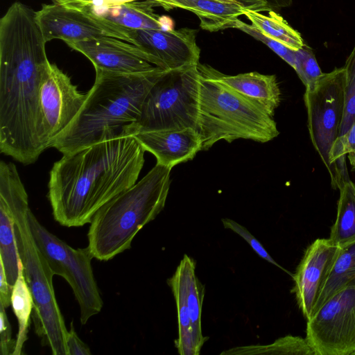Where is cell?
Listing matches in <instances>:
<instances>
[{
    "mask_svg": "<svg viewBox=\"0 0 355 355\" xmlns=\"http://www.w3.org/2000/svg\"><path fill=\"white\" fill-rule=\"evenodd\" d=\"M133 38L135 44L150 55L153 64L164 70L184 69L200 63L196 30H133Z\"/></svg>",
    "mask_w": 355,
    "mask_h": 355,
    "instance_id": "cell-12",
    "label": "cell"
},
{
    "mask_svg": "<svg viewBox=\"0 0 355 355\" xmlns=\"http://www.w3.org/2000/svg\"><path fill=\"white\" fill-rule=\"evenodd\" d=\"M341 248L329 239H318L305 250L293 275L297 304L307 320L312 315L333 264Z\"/></svg>",
    "mask_w": 355,
    "mask_h": 355,
    "instance_id": "cell-13",
    "label": "cell"
},
{
    "mask_svg": "<svg viewBox=\"0 0 355 355\" xmlns=\"http://www.w3.org/2000/svg\"><path fill=\"white\" fill-rule=\"evenodd\" d=\"M35 17L46 42L54 39L68 43L112 37L135 44L133 30L87 10L53 3L43 5Z\"/></svg>",
    "mask_w": 355,
    "mask_h": 355,
    "instance_id": "cell-10",
    "label": "cell"
},
{
    "mask_svg": "<svg viewBox=\"0 0 355 355\" xmlns=\"http://www.w3.org/2000/svg\"><path fill=\"white\" fill-rule=\"evenodd\" d=\"M347 154L352 170L355 171V123L347 132L337 138L329 153L331 170L329 173L334 189L339 190L350 180L345 161Z\"/></svg>",
    "mask_w": 355,
    "mask_h": 355,
    "instance_id": "cell-26",
    "label": "cell"
},
{
    "mask_svg": "<svg viewBox=\"0 0 355 355\" xmlns=\"http://www.w3.org/2000/svg\"><path fill=\"white\" fill-rule=\"evenodd\" d=\"M66 44L88 58L95 69L141 73L158 68L150 55L139 46L118 38L101 37Z\"/></svg>",
    "mask_w": 355,
    "mask_h": 355,
    "instance_id": "cell-14",
    "label": "cell"
},
{
    "mask_svg": "<svg viewBox=\"0 0 355 355\" xmlns=\"http://www.w3.org/2000/svg\"><path fill=\"white\" fill-rule=\"evenodd\" d=\"M167 282L175 297L178 312V337L175 340V347L181 355H198L202 348L197 343L193 335L185 302L183 275L179 266Z\"/></svg>",
    "mask_w": 355,
    "mask_h": 355,
    "instance_id": "cell-19",
    "label": "cell"
},
{
    "mask_svg": "<svg viewBox=\"0 0 355 355\" xmlns=\"http://www.w3.org/2000/svg\"><path fill=\"white\" fill-rule=\"evenodd\" d=\"M11 306L18 322V333L12 355H21L28 338L30 318L34 308L33 297L26 281L21 260L18 277L12 288Z\"/></svg>",
    "mask_w": 355,
    "mask_h": 355,
    "instance_id": "cell-22",
    "label": "cell"
},
{
    "mask_svg": "<svg viewBox=\"0 0 355 355\" xmlns=\"http://www.w3.org/2000/svg\"><path fill=\"white\" fill-rule=\"evenodd\" d=\"M6 309L0 304V353L1 355H12L15 340L12 338V327Z\"/></svg>",
    "mask_w": 355,
    "mask_h": 355,
    "instance_id": "cell-32",
    "label": "cell"
},
{
    "mask_svg": "<svg viewBox=\"0 0 355 355\" xmlns=\"http://www.w3.org/2000/svg\"><path fill=\"white\" fill-rule=\"evenodd\" d=\"M67 345L69 355H90L89 347L78 336L73 322L67 335Z\"/></svg>",
    "mask_w": 355,
    "mask_h": 355,
    "instance_id": "cell-33",
    "label": "cell"
},
{
    "mask_svg": "<svg viewBox=\"0 0 355 355\" xmlns=\"http://www.w3.org/2000/svg\"><path fill=\"white\" fill-rule=\"evenodd\" d=\"M166 10L182 8L194 13L200 28L209 32L231 28L234 21L248 10L236 3L216 0H161L155 3Z\"/></svg>",
    "mask_w": 355,
    "mask_h": 355,
    "instance_id": "cell-18",
    "label": "cell"
},
{
    "mask_svg": "<svg viewBox=\"0 0 355 355\" xmlns=\"http://www.w3.org/2000/svg\"><path fill=\"white\" fill-rule=\"evenodd\" d=\"M153 3H156L161 0H151ZM223 3H236L243 8L252 11L257 12H269L272 8L268 4L266 0H216Z\"/></svg>",
    "mask_w": 355,
    "mask_h": 355,
    "instance_id": "cell-34",
    "label": "cell"
},
{
    "mask_svg": "<svg viewBox=\"0 0 355 355\" xmlns=\"http://www.w3.org/2000/svg\"><path fill=\"white\" fill-rule=\"evenodd\" d=\"M198 69L202 76L214 80L260 103L274 116L275 110L281 101V92L275 75L249 72L230 76L200 63L198 64Z\"/></svg>",
    "mask_w": 355,
    "mask_h": 355,
    "instance_id": "cell-16",
    "label": "cell"
},
{
    "mask_svg": "<svg viewBox=\"0 0 355 355\" xmlns=\"http://www.w3.org/2000/svg\"><path fill=\"white\" fill-rule=\"evenodd\" d=\"M295 64L294 69L305 87L313 83L323 73L318 64L312 50L304 44L295 51Z\"/></svg>",
    "mask_w": 355,
    "mask_h": 355,
    "instance_id": "cell-30",
    "label": "cell"
},
{
    "mask_svg": "<svg viewBox=\"0 0 355 355\" xmlns=\"http://www.w3.org/2000/svg\"><path fill=\"white\" fill-rule=\"evenodd\" d=\"M86 98L70 77L50 64L42 82L40 98V140L46 150L76 117Z\"/></svg>",
    "mask_w": 355,
    "mask_h": 355,
    "instance_id": "cell-11",
    "label": "cell"
},
{
    "mask_svg": "<svg viewBox=\"0 0 355 355\" xmlns=\"http://www.w3.org/2000/svg\"><path fill=\"white\" fill-rule=\"evenodd\" d=\"M52 1H53V3H55L66 5V4L89 2V1H92V0H52Z\"/></svg>",
    "mask_w": 355,
    "mask_h": 355,
    "instance_id": "cell-37",
    "label": "cell"
},
{
    "mask_svg": "<svg viewBox=\"0 0 355 355\" xmlns=\"http://www.w3.org/2000/svg\"><path fill=\"white\" fill-rule=\"evenodd\" d=\"M138 0H92L89 2L79 3L85 4L94 8H107L119 6L125 3L135 1ZM75 4V3H72ZM67 5V4H66Z\"/></svg>",
    "mask_w": 355,
    "mask_h": 355,
    "instance_id": "cell-36",
    "label": "cell"
},
{
    "mask_svg": "<svg viewBox=\"0 0 355 355\" xmlns=\"http://www.w3.org/2000/svg\"><path fill=\"white\" fill-rule=\"evenodd\" d=\"M354 283H355V242L341 248L316 302L313 313L336 293Z\"/></svg>",
    "mask_w": 355,
    "mask_h": 355,
    "instance_id": "cell-23",
    "label": "cell"
},
{
    "mask_svg": "<svg viewBox=\"0 0 355 355\" xmlns=\"http://www.w3.org/2000/svg\"><path fill=\"white\" fill-rule=\"evenodd\" d=\"M339 191L336 218L329 239L343 248L355 242V184L349 180Z\"/></svg>",
    "mask_w": 355,
    "mask_h": 355,
    "instance_id": "cell-21",
    "label": "cell"
},
{
    "mask_svg": "<svg viewBox=\"0 0 355 355\" xmlns=\"http://www.w3.org/2000/svg\"><path fill=\"white\" fill-rule=\"evenodd\" d=\"M171 169L157 163L141 180L98 210L87 234V248L94 258L108 261L130 248L139 231L164 209Z\"/></svg>",
    "mask_w": 355,
    "mask_h": 355,
    "instance_id": "cell-4",
    "label": "cell"
},
{
    "mask_svg": "<svg viewBox=\"0 0 355 355\" xmlns=\"http://www.w3.org/2000/svg\"><path fill=\"white\" fill-rule=\"evenodd\" d=\"M244 15L263 34L293 51L300 49L304 44L300 34L273 10L268 12L267 15L252 10H247Z\"/></svg>",
    "mask_w": 355,
    "mask_h": 355,
    "instance_id": "cell-24",
    "label": "cell"
},
{
    "mask_svg": "<svg viewBox=\"0 0 355 355\" xmlns=\"http://www.w3.org/2000/svg\"><path fill=\"white\" fill-rule=\"evenodd\" d=\"M0 163V207H4L15 220L19 256L33 297L36 332L53 355H69L68 330L55 295L54 274L39 249L28 223V193L16 166L4 161Z\"/></svg>",
    "mask_w": 355,
    "mask_h": 355,
    "instance_id": "cell-3",
    "label": "cell"
},
{
    "mask_svg": "<svg viewBox=\"0 0 355 355\" xmlns=\"http://www.w3.org/2000/svg\"><path fill=\"white\" fill-rule=\"evenodd\" d=\"M133 137L157 164L170 168L193 159L202 150L200 136L193 128L141 132Z\"/></svg>",
    "mask_w": 355,
    "mask_h": 355,
    "instance_id": "cell-15",
    "label": "cell"
},
{
    "mask_svg": "<svg viewBox=\"0 0 355 355\" xmlns=\"http://www.w3.org/2000/svg\"><path fill=\"white\" fill-rule=\"evenodd\" d=\"M200 78L198 66L165 71L146 95L132 136L153 130H196Z\"/></svg>",
    "mask_w": 355,
    "mask_h": 355,
    "instance_id": "cell-6",
    "label": "cell"
},
{
    "mask_svg": "<svg viewBox=\"0 0 355 355\" xmlns=\"http://www.w3.org/2000/svg\"><path fill=\"white\" fill-rule=\"evenodd\" d=\"M12 288L10 287L3 266L0 261V304L7 308L11 304Z\"/></svg>",
    "mask_w": 355,
    "mask_h": 355,
    "instance_id": "cell-35",
    "label": "cell"
},
{
    "mask_svg": "<svg viewBox=\"0 0 355 355\" xmlns=\"http://www.w3.org/2000/svg\"><path fill=\"white\" fill-rule=\"evenodd\" d=\"M316 355H355V283L329 297L306 320Z\"/></svg>",
    "mask_w": 355,
    "mask_h": 355,
    "instance_id": "cell-9",
    "label": "cell"
},
{
    "mask_svg": "<svg viewBox=\"0 0 355 355\" xmlns=\"http://www.w3.org/2000/svg\"><path fill=\"white\" fill-rule=\"evenodd\" d=\"M346 71L343 67L323 73L305 87L304 103L311 142L328 170L329 153L339 137L345 105Z\"/></svg>",
    "mask_w": 355,
    "mask_h": 355,
    "instance_id": "cell-8",
    "label": "cell"
},
{
    "mask_svg": "<svg viewBox=\"0 0 355 355\" xmlns=\"http://www.w3.org/2000/svg\"><path fill=\"white\" fill-rule=\"evenodd\" d=\"M20 260L14 218L4 207H0V261L11 288L18 277Z\"/></svg>",
    "mask_w": 355,
    "mask_h": 355,
    "instance_id": "cell-25",
    "label": "cell"
},
{
    "mask_svg": "<svg viewBox=\"0 0 355 355\" xmlns=\"http://www.w3.org/2000/svg\"><path fill=\"white\" fill-rule=\"evenodd\" d=\"M200 76L196 131L202 150L220 140L231 143L244 139L266 143L279 135L273 115L264 106Z\"/></svg>",
    "mask_w": 355,
    "mask_h": 355,
    "instance_id": "cell-5",
    "label": "cell"
},
{
    "mask_svg": "<svg viewBox=\"0 0 355 355\" xmlns=\"http://www.w3.org/2000/svg\"><path fill=\"white\" fill-rule=\"evenodd\" d=\"M182 270L184 284V297L188 309L193 335L202 348L208 337L202 332L201 315L204 297V287L196 275V263L193 259L184 254L178 265Z\"/></svg>",
    "mask_w": 355,
    "mask_h": 355,
    "instance_id": "cell-20",
    "label": "cell"
},
{
    "mask_svg": "<svg viewBox=\"0 0 355 355\" xmlns=\"http://www.w3.org/2000/svg\"><path fill=\"white\" fill-rule=\"evenodd\" d=\"M144 152L128 136L63 154L53 164L48 182L54 219L67 227L90 223L101 207L137 182Z\"/></svg>",
    "mask_w": 355,
    "mask_h": 355,
    "instance_id": "cell-1",
    "label": "cell"
},
{
    "mask_svg": "<svg viewBox=\"0 0 355 355\" xmlns=\"http://www.w3.org/2000/svg\"><path fill=\"white\" fill-rule=\"evenodd\" d=\"M28 223L35 242L54 275L62 277L70 285L80 309V322L101 312L103 307L92 267L94 258L88 248L75 249L50 232L30 209Z\"/></svg>",
    "mask_w": 355,
    "mask_h": 355,
    "instance_id": "cell-7",
    "label": "cell"
},
{
    "mask_svg": "<svg viewBox=\"0 0 355 355\" xmlns=\"http://www.w3.org/2000/svg\"><path fill=\"white\" fill-rule=\"evenodd\" d=\"M344 68L346 71L345 105L339 136L347 132L355 123V45Z\"/></svg>",
    "mask_w": 355,
    "mask_h": 355,
    "instance_id": "cell-28",
    "label": "cell"
},
{
    "mask_svg": "<svg viewBox=\"0 0 355 355\" xmlns=\"http://www.w3.org/2000/svg\"><path fill=\"white\" fill-rule=\"evenodd\" d=\"M231 28L239 29L261 41L294 69L295 64V51L263 34L254 25L243 22L239 19L234 21Z\"/></svg>",
    "mask_w": 355,
    "mask_h": 355,
    "instance_id": "cell-29",
    "label": "cell"
},
{
    "mask_svg": "<svg viewBox=\"0 0 355 355\" xmlns=\"http://www.w3.org/2000/svg\"><path fill=\"white\" fill-rule=\"evenodd\" d=\"M96 70L76 117L51 143L63 154L116 138L132 136L148 92L166 71L159 67L141 73Z\"/></svg>",
    "mask_w": 355,
    "mask_h": 355,
    "instance_id": "cell-2",
    "label": "cell"
},
{
    "mask_svg": "<svg viewBox=\"0 0 355 355\" xmlns=\"http://www.w3.org/2000/svg\"><path fill=\"white\" fill-rule=\"evenodd\" d=\"M222 223L223 226L226 229H230L241 236L247 243L251 246V248L254 250V251L261 258L270 262V263L277 266L282 270H284L290 275L293 276V275L279 266L267 252L266 249L263 247L261 243L254 237L253 236L250 232L245 228L243 226L237 223L234 220L229 218H223Z\"/></svg>",
    "mask_w": 355,
    "mask_h": 355,
    "instance_id": "cell-31",
    "label": "cell"
},
{
    "mask_svg": "<svg viewBox=\"0 0 355 355\" xmlns=\"http://www.w3.org/2000/svg\"><path fill=\"white\" fill-rule=\"evenodd\" d=\"M225 354H275L291 355H316L307 338L286 336L280 338L271 345L262 346L239 347L223 352Z\"/></svg>",
    "mask_w": 355,
    "mask_h": 355,
    "instance_id": "cell-27",
    "label": "cell"
},
{
    "mask_svg": "<svg viewBox=\"0 0 355 355\" xmlns=\"http://www.w3.org/2000/svg\"><path fill=\"white\" fill-rule=\"evenodd\" d=\"M92 12L99 17L130 30L173 29L172 21L155 12L154 3L150 0L135 1L107 8H94L81 3L67 4Z\"/></svg>",
    "mask_w": 355,
    "mask_h": 355,
    "instance_id": "cell-17",
    "label": "cell"
}]
</instances>
